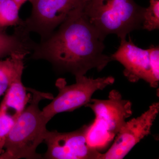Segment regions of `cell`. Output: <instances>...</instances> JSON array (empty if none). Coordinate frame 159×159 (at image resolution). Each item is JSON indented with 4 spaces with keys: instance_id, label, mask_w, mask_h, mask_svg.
<instances>
[{
    "instance_id": "cell-1",
    "label": "cell",
    "mask_w": 159,
    "mask_h": 159,
    "mask_svg": "<svg viewBox=\"0 0 159 159\" xmlns=\"http://www.w3.org/2000/svg\"><path fill=\"white\" fill-rule=\"evenodd\" d=\"M82 6L75 9L45 39L35 44L31 57L51 63L56 70L75 77L90 70L100 72L112 61L103 53L105 38L89 22Z\"/></svg>"
},
{
    "instance_id": "cell-2",
    "label": "cell",
    "mask_w": 159,
    "mask_h": 159,
    "mask_svg": "<svg viewBox=\"0 0 159 159\" xmlns=\"http://www.w3.org/2000/svg\"><path fill=\"white\" fill-rule=\"evenodd\" d=\"M31 93L29 105L20 114L7 136L4 148L8 159H41L36 152L39 145L44 140L48 120L39 108V103L45 99H52L53 96L27 88Z\"/></svg>"
},
{
    "instance_id": "cell-3",
    "label": "cell",
    "mask_w": 159,
    "mask_h": 159,
    "mask_svg": "<svg viewBox=\"0 0 159 159\" xmlns=\"http://www.w3.org/2000/svg\"><path fill=\"white\" fill-rule=\"evenodd\" d=\"M145 8L134 0H84L81 10L102 37L115 34L121 41L142 27Z\"/></svg>"
},
{
    "instance_id": "cell-4",
    "label": "cell",
    "mask_w": 159,
    "mask_h": 159,
    "mask_svg": "<svg viewBox=\"0 0 159 159\" xmlns=\"http://www.w3.org/2000/svg\"><path fill=\"white\" fill-rule=\"evenodd\" d=\"M85 107L90 108L95 116L88 134V142L97 139L94 146L95 148L98 139H101L99 149L104 147L103 139L106 147L115 139L125 124L126 119L133 113L131 102L123 99L116 90L110 91L107 99L92 98Z\"/></svg>"
},
{
    "instance_id": "cell-5",
    "label": "cell",
    "mask_w": 159,
    "mask_h": 159,
    "mask_svg": "<svg viewBox=\"0 0 159 159\" xmlns=\"http://www.w3.org/2000/svg\"><path fill=\"white\" fill-rule=\"evenodd\" d=\"M75 78L76 83L71 85H67L63 78H59L56 81L58 93L42 111L49 121L57 114L73 111L85 107L95 92L102 90L115 81L112 76L93 78L83 75Z\"/></svg>"
},
{
    "instance_id": "cell-6",
    "label": "cell",
    "mask_w": 159,
    "mask_h": 159,
    "mask_svg": "<svg viewBox=\"0 0 159 159\" xmlns=\"http://www.w3.org/2000/svg\"><path fill=\"white\" fill-rule=\"evenodd\" d=\"M32 5L30 16L24 20L27 32L39 34L45 39L75 9L82 6L84 0H29Z\"/></svg>"
},
{
    "instance_id": "cell-7",
    "label": "cell",
    "mask_w": 159,
    "mask_h": 159,
    "mask_svg": "<svg viewBox=\"0 0 159 159\" xmlns=\"http://www.w3.org/2000/svg\"><path fill=\"white\" fill-rule=\"evenodd\" d=\"M91 123L70 132L48 130L44 140L48 147L44 158L99 159L101 152L87 141Z\"/></svg>"
},
{
    "instance_id": "cell-8",
    "label": "cell",
    "mask_w": 159,
    "mask_h": 159,
    "mask_svg": "<svg viewBox=\"0 0 159 159\" xmlns=\"http://www.w3.org/2000/svg\"><path fill=\"white\" fill-rule=\"evenodd\" d=\"M159 113V102H155L139 117L125 122L108 150L99 159H122L133 148L151 134Z\"/></svg>"
},
{
    "instance_id": "cell-9",
    "label": "cell",
    "mask_w": 159,
    "mask_h": 159,
    "mask_svg": "<svg viewBox=\"0 0 159 159\" xmlns=\"http://www.w3.org/2000/svg\"><path fill=\"white\" fill-rule=\"evenodd\" d=\"M112 61H116L124 67L123 74L129 82L145 80L150 87H158L152 77L149 64L148 49H143L135 45L131 39L120 41L118 50L110 56Z\"/></svg>"
},
{
    "instance_id": "cell-10",
    "label": "cell",
    "mask_w": 159,
    "mask_h": 159,
    "mask_svg": "<svg viewBox=\"0 0 159 159\" xmlns=\"http://www.w3.org/2000/svg\"><path fill=\"white\" fill-rule=\"evenodd\" d=\"M29 34L22 26L16 27L12 34L0 29V60L13 54H30L36 43L30 39Z\"/></svg>"
},
{
    "instance_id": "cell-11",
    "label": "cell",
    "mask_w": 159,
    "mask_h": 159,
    "mask_svg": "<svg viewBox=\"0 0 159 159\" xmlns=\"http://www.w3.org/2000/svg\"><path fill=\"white\" fill-rule=\"evenodd\" d=\"M26 55L13 54L4 60H0V97L6 93L15 80L22 78Z\"/></svg>"
},
{
    "instance_id": "cell-12",
    "label": "cell",
    "mask_w": 159,
    "mask_h": 159,
    "mask_svg": "<svg viewBox=\"0 0 159 159\" xmlns=\"http://www.w3.org/2000/svg\"><path fill=\"white\" fill-rule=\"evenodd\" d=\"M27 88L22 82V78H20L12 84L5 93L2 102L8 110L10 109L14 110L16 117H18L31 99V93H27Z\"/></svg>"
},
{
    "instance_id": "cell-13",
    "label": "cell",
    "mask_w": 159,
    "mask_h": 159,
    "mask_svg": "<svg viewBox=\"0 0 159 159\" xmlns=\"http://www.w3.org/2000/svg\"><path fill=\"white\" fill-rule=\"evenodd\" d=\"M20 9L13 0H0V29L24 25V20L20 17Z\"/></svg>"
},
{
    "instance_id": "cell-14",
    "label": "cell",
    "mask_w": 159,
    "mask_h": 159,
    "mask_svg": "<svg viewBox=\"0 0 159 159\" xmlns=\"http://www.w3.org/2000/svg\"><path fill=\"white\" fill-rule=\"evenodd\" d=\"M17 117L8 112V110L5 105L1 102L0 104V156L2 153L5 142L11 128L15 124Z\"/></svg>"
},
{
    "instance_id": "cell-15",
    "label": "cell",
    "mask_w": 159,
    "mask_h": 159,
    "mask_svg": "<svg viewBox=\"0 0 159 159\" xmlns=\"http://www.w3.org/2000/svg\"><path fill=\"white\" fill-rule=\"evenodd\" d=\"M149 2L143 14L142 27L150 31L159 29V0H149Z\"/></svg>"
},
{
    "instance_id": "cell-16",
    "label": "cell",
    "mask_w": 159,
    "mask_h": 159,
    "mask_svg": "<svg viewBox=\"0 0 159 159\" xmlns=\"http://www.w3.org/2000/svg\"><path fill=\"white\" fill-rule=\"evenodd\" d=\"M152 74L155 82L158 86L159 82V46H151L148 49Z\"/></svg>"
},
{
    "instance_id": "cell-17",
    "label": "cell",
    "mask_w": 159,
    "mask_h": 159,
    "mask_svg": "<svg viewBox=\"0 0 159 159\" xmlns=\"http://www.w3.org/2000/svg\"><path fill=\"white\" fill-rule=\"evenodd\" d=\"M13 1H14L16 3L18 7L20 9L22 6L27 1H29V0H13Z\"/></svg>"
},
{
    "instance_id": "cell-18",
    "label": "cell",
    "mask_w": 159,
    "mask_h": 159,
    "mask_svg": "<svg viewBox=\"0 0 159 159\" xmlns=\"http://www.w3.org/2000/svg\"><path fill=\"white\" fill-rule=\"evenodd\" d=\"M0 159H6V156L5 155L4 153L1 154Z\"/></svg>"
}]
</instances>
